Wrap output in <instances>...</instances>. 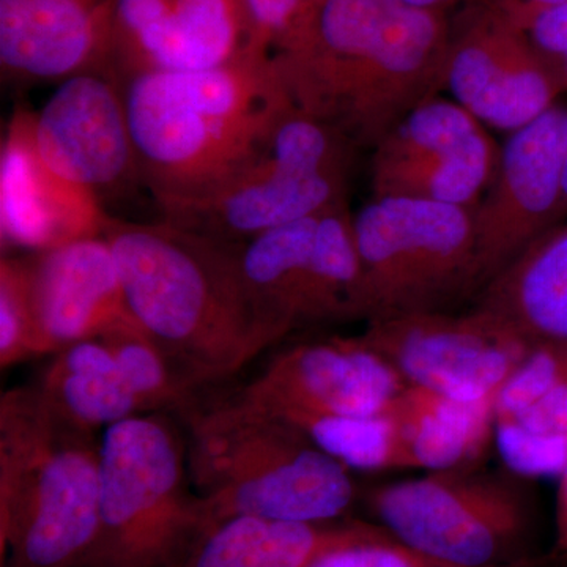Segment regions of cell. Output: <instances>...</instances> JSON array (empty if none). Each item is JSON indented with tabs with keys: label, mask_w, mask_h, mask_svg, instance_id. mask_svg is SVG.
<instances>
[{
	"label": "cell",
	"mask_w": 567,
	"mask_h": 567,
	"mask_svg": "<svg viewBox=\"0 0 567 567\" xmlns=\"http://www.w3.org/2000/svg\"><path fill=\"white\" fill-rule=\"evenodd\" d=\"M322 213L235 244L238 271L254 316L276 341L306 327Z\"/></svg>",
	"instance_id": "cell-21"
},
{
	"label": "cell",
	"mask_w": 567,
	"mask_h": 567,
	"mask_svg": "<svg viewBox=\"0 0 567 567\" xmlns=\"http://www.w3.org/2000/svg\"><path fill=\"white\" fill-rule=\"evenodd\" d=\"M111 20V0H0L3 80L63 81L87 71L114 74Z\"/></svg>",
	"instance_id": "cell-19"
},
{
	"label": "cell",
	"mask_w": 567,
	"mask_h": 567,
	"mask_svg": "<svg viewBox=\"0 0 567 567\" xmlns=\"http://www.w3.org/2000/svg\"><path fill=\"white\" fill-rule=\"evenodd\" d=\"M43 354L29 300L24 257L3 256L0 260V365L11 368Z\"/></svg>",
	"instance_id": "cell-28"
},
{
	"label": "cell",
	"mask_w": 567,
	"mask_h": 567,
	"mask_svg": "<svg viewBox=\"0 0 567 567\" xmlns=\"http://www.w3.org/2000/svg\"><path fill=\"white\" fill-rule=\"evenodd\" d=\"M567 219V162L565 171V189H563L561 223Z\"/></svg>",
	"instance_id": "cell-35"
},
{
	"label": "cell",
	"mask_w": 567,
	"mask_h": 567,
	"mask_svg": "<svg viewBox=\"0 0 567 567\" xmlns=\"http://www.w3.org/2000/svg\"><path fill=\"white\" fill-rule=\"evenodd\" d=\"M525 480L470 466L372 487L364 502L374 524L420 554L457 567H503L529 559Z\"/></svg>",
	"instance_id": "cell-9"
},
{
	"label": "cell",
	"mask_w": 567,
	"mask_h": 567,
	"mask_svg": "<svg viewBox=\"0 0 567 567\" xmlns=\"http://www.w3.org/2000/svg\"><path fill=\"white\" fill-rule=\"evenodd\" d=\"M540 567H547L546 563H544V565H543V566H540Z\"/></svg>",
	"instance_id": "cell-36"
},
{
	"label": "cell",
	"mask_w": 567,
	"mask_h": 567,
	"mask_svg": "<svg viewBox=\"0 0 567 567\" xmlns=\"http://www.w3.org/2000/svg\"><path fill=\"white\" fill-rule=\"evenodd\" d=\"M360 336L406 386L461 401L495 398L533 347L476 306L374 320Z\"/></svg>",
	"instance_id": "cell-10"
},
{
	"label": "cell",
	"mask_w": 567,
	"mask_h": 567,
	"mask_svg": "<svg viewBox=\"0 0 567 567\" xmlns=\"http://www.w3.org/2000/svg\"><path fill=\"white\" fill-rule=\"evenodd\" d=\"M558 477L557 513H555V555L567 558V466Z\"/></svg>",
	"instance_id": "cell-32"
},
{
	"label": "cell",
	"mask_w": 567,
	"mask_h": 567,
	"mask_svg": "<svg viewBox=\"0 0 567 567\" xmlns=\"http://www.w3.org/2000/svg\"><path fill=\"white\" fill-rule=\"evenodd\" d=\"M35 385L63 420L95 434L145 413L102 338L74 342L52 354Z\"/></svg>",
	"instance_id": "cell-24"
},
{
	"label": "cell",
	"mask_w": 567,
	"mask_h": 567,
	"mask_svg": "<svg viewBox=\"0 0 567 567\" xmlns=\"http://www.w3.org/2000/svg\"><path fill=\"white\" fill-rule=\"evenodd\" d=\"M33 137L44 164L63 181L103 197L144 186L121 82L87 71L61 81L35 112Z\"/></svg>",
	"instance_id": "cell-15"
},
{
	"label": "cell",
	"mask_w": 567,
	"mask_h": 567,
	"mask_svg": "<svg viewBox=\"0 0 567 567\" xmlns=\"http://www.w3.org/2000/svg\"><path fill=\"white\" fill-rule=\"evenodd\" d=\"M380 528L353 518L303 524L230 517L204 536L188 567H308L327 551L364 539Z\"/></svg>",
	"instance_id": "cell-22"
},
{
	"label": "cell",
	"mask_w": 567,
	"mask_h": 567,
	"mask_svg": "<svg viewBox=\"0 0 567 567\" xmlns=\"http://www.w3.org/2000/svg\"><path fill=\"white\" fill-rule=\"evenodd\" d=\"M103 235L130 315L194 390L221 385L278 342L254 316L235 244L114 216Z\"/></svg>",
	"instance_id": "cell-2"
},
{
	"label": "cell",
	"mask_w": 567,
	"mask_h": 567,
	"mask_svg": "<svg viewBox=\"0 0 567 567\" xmlns=\"http://www.w3.org/2000/svg\"><path fill=\"white\" fill-rule=\"evenodd\" d=\"M111 66L118 82L148 71L200 70L252 54L241 0H111Z\"/></svg>",
	"instance_id": "cell-16"
},
{
	"label": "cell",
	"mask_w": 567,
	"mask_h": 567,
	"mask_svg": "<svg viewBox=\"0 0 567 567\" xmlns=\"http://www.w3.org/2000/svg\"><path fill=\"white\" fill-rule=\"evenodd\" d=\"M495 442L516 475H561L567 466V379L520 412L496 417Z\"/></svg>",
	"instance_id": "cell-26"
},
{
	"label": "cell",
	"mask_w": 567,
	"mask_h": 567,
	"mask_svg": "<svg viewBox=\"0 0 567 567\" xmlns=\"http://www.w3.org/2000/svg\"><path fill=\"white\" fill-rule=\"evenodd\" d=\"M544 561L529 558L517 565L503 567H540ZM308 567H457L446 565L413 550L412 547L399 543L385 529L380 528L374 535L354 540L346 546L336 547Z\"/></svg>",
	"instance_id": "cell-29"
},
{
	"label": "cell",
	"mask_w": 567,
	"mask_h": 567,
	"mask_svg": "<svg viewBox=\"0 0 567 567\" xmlns=\"http://www.w3.org/2000/svg\"><path fill=\"white\" fill-rule=\"evenodd\" d=\"M406 383L361 336L309 339L282 350L235 398L268 416L386 412Z\"/></svg>",
	"instance_id": "cell-13"
},
{
	"label": "cell",
	"mask_w": 567,
	"mask_h": 567,
	"mask_svg": "<svg viewBox=\"0 0 567 567\" xmlns=\"http://www.w3.org/2000/svg\"><path fill=\"white\" fill-rule=\"evenodd\" d=\"M473 306L502 320L529 346L567 352V219L498 271Z\"/></svg>",
	"instance_id": "cell-20"
},
{
	"label": "cell",
	"mask_w": 567,
	"mask_h": 567,
	"mask_svg": "<svg viewBox=\"0 0 567 567\" xmlns=\"http://www.w3.org/2000/svg\"><path fill=\"white\" fill-rule=\"evenodd\" d=\"M491 2L506 14H517L525 10L537 9V7L565 3L567 0H491Z\"/></svg>",
	"instance_id": "cell-34"
},
{
	"label": "cell",
	"mask_w": 567,
	"mask_h": 567,
	"mask_svg": "<svg viewBox=\"0 0 567 567\" xmlns=\"http://www.w3.org/2000/svg\"><path fill=\"white\" fill-rule=\"evenodd\" d=\"M499 152L487 126L440 96L405 115L372 151V197L475 208L494 181Z\"/></svg>",
	"instance_id": "cell-11"
},
{
	"label": "cell",
	"mask_w": 567,
	"mask_h": 567,
	"mask_svg": "<svg viewBox=\"0 0 567 567\" xmlns=\"http://www.w3.org/2000/svg\"><path fill=\"white\" fill-rule=\"evenodd\" d=\"M210 529L186 443L162 412L104 429L100 532L89 567H188Z\"/></svg>",
	"instance_id": "cell-6"
},
{
	"label": "cell",
	"mask_w": 567,
	"mask_h": 567,
	"mask_svg": "<svg viewBox=\"0 0 567 567\" xmlns=\"http://www.w3.org/2000/svg\"><path fill=\"white\" fill-rule=\"evenodd\" d=\"M35 112L17 107L0 152V241L2 248L47 251L103 235L107 215L102 203L52 173L37 151Z\"/></svg>",
	"instance_id": "cell-17"
},
{
	"label": "cell",
	"mask_w": 567,
	"mask_h": 567,
	"mask_svg": "<svg viewBox=\"0 0 567 567\" xmlns=\"http://www.w3.org/2000/svg\"><path fill=\"white\" fill-rule=\"evenodd\" d=\"M189 475L212 528L252 516L322 524L347 518L357 502L352 472L305 434L233 393H203L182 410Z\"/></svg>",
	"instance_id": "cell-5"
},
{
	"label": "cell",
	"mask_w": 567,
	"mask_h": 567,
	"mask_svg": "<svg viewBox=\"0 0 567 567\" xmlns=\"http://www.w3.org/2000/svg\"><path fill=\"white\" fill-rule=\"evenodd\" d=\"M495 399L461 401L406 386L393 409L410 468L434 473L477 466L495 440Z\"/></svg>",
	"instance_id": "cell-23"
},
{
	"label": "cell",
	"mask_w": 567,
	"mask_h": 567,
	"mask_svg": "<svg viewBox=\"0 0 567 567\" xmlns=\"http://www.w3.org/2000/svg\"><path fill=\"white\" fill-rule=\"evenodd\" d=\"M33 320L44 354L102 338L133 317L117 262L104 235L25 254Z\"/></svg>",
	"instance_id": "cell-18"
},
{
	"label": "cell",
	"mask_w": 567,
	"mask_h": 567,
	"mask_svg": "<svg viewBox=\"0 0 567 567\" xmlns=\"http://www.w3.org/2000/svg\"><path fill=\"white\" fill-rule=\"evenodd\" d=\"M357 152L341 133L290 107L248 167L210 192L158 205L162 219L223 244H244L349 203Z\"/></svg>",
	"instance_id": "cell-8"
},
{
	"label": "cell",
	"mask_w": 567,
	"mask_h": 567,
	"mask_svg": "<svg viewBox=\"0 0 567 567\" xmlns=\"http://www.w3.org/2000/svg\"><path fill=\"white\" fill-rule=\"evenodd\" d=\"M102 440L33 385L0 398L2 567H89L100 532Z\"/></svg>",
	"instance_id": "cell-4"
},
{
	"label": "cell",
	"mask_w": 567,
	"mask_h": 567,
	"mask_svg": "<svg viewBox=\"0 0 567 567\" xmlns=\"http://www.w3.org/2000/svg\"><path fill=\"white\" fill-rule=\"evenodd\" d=\"M450 32L451 14L398 0H319L275 61L295 107L372 152L445 89Z\"/></svg>",
	"instance_id": "cell-1"
},
{
	"label": "cell",
	"mask_w": 567,
	"mask_h": 567,
	"mask_svg": "<svg viewBox=\"0 0 567 567\" xmlns=\"http://www.w3.org/2000/svg\"><path fill=\"white\" fill-rule=\"evenodd\" d=\"M445 89L477 121L509 133L563 95L517 25L491 0H472L451 13Z\"/></svg>",
	"instance_id": "cell-12"
},
{
	"label": "cell",
	"mask_w": 567,
	"mask_h": 567,
	"mask_svg": "<svg viewBox=\"0 0 567 567\" xmlns=\"http://www.w3.org/2000/svg\"><path fill=\"white\" fill-rule=\"evenodd\" d=\"M257 47L270 55L292 48L311 20L319 0H241Z\"/></svg>",
	"instance_id": "cell-31"
},
{
	"label": "cell",
	"mask_w": 567,
	"mask_h": 567,
	"mask_svg": "<svg viewBox=\"0 0 567 567\" xmlns=\"http://www.w3.org/2000/svg\"><path fill=\"white\" fill-rule=\"evenodd\" d=\"M361 320L453 312L486 286L473 208L372 197L353 215Z\"/></svg>",
	"instance_id": "cell-7"
},
{
	"label": "cell",
	"mask_w": 567,
	"mask_h": 567,
	"mask_svg": "<svg viewBox=\"0 0 567 567\" xmlns=\"http://www.w3.org/2000/svg\"><path fill=\"white\" fill-rule=\"evenodd\" d=\"M102 339L145 413L163 410L181 413L200 394L133 317L112 327Z\"/></svg>",
	"instance_id": "cell-27"
},
{
	"label": "cell",
	"mask_w": 567,
	"mask_h": 567,
	"mask_svg": "<svg viewBox=\"0 0 567 567\" xmlns=\"http://www.w3.org/2000/svg\"><path fill=\"white\" fill-rule=\"evenodd\" d=\"M142 181L156 205L210 192L264 151L293 107L274 55L121 82Z\"/></svg>",
	"instance_id": "cell-3"
},
{
	"label": "cell",
	"mask_w": 567,
	"mask_h": 567,
	"mask_svg": "<svg viewBox=\"0 0 567 567\" xmlns=\"http://www.w3.org/2000/svg\"><path fill=\"white\" fill-rule=\"evenodd\" d=\"M398 2L405 3V6L416 7V9L439 11V13L451 14L454 11L464 7L465 3L472 0H398Z\"/></svg>",
	"instance_id": "cell-33"
},
{
	"label": "cell",
	"mask_w": 567,
	"mask_h": 567,
	"mask_svg": "<svg viewBox=\"0 0 567 567\" xmlns=\"http://www.w3.org/2000/svg\"><path fill=\"white\" fill-rule=\"evenodd\" d=\"M563 93L567 92V2L507 14Z\"/></svg>",
	"instance_id": "cell-30"
},
{
	"label": "cell",
	"mask_w": 567,
	"mask_h": 567,
	"mask_svg": "<svg viewBox=\"0 0 567 567\" xmlns=\"http://www.w3.org/2000/svg\"><path fill=\"white\" fill-rule=\"evenodd\" d=\"M393 406L386 412L368 416L297 413L276 420L292 425L349 472L406 470L410 468L409 453Z\"/></svg>",
	"instance_id": "cell-25"
},
{
	"label": "cell",
	"mask_w": 567,
	"mask_h": 567,
	"mask_svg": "<svg viewBox=\"0 0 567 567\" xmlns=\"http://www.w3.org/2000/svg\"><path fill=\"white\" fill-rule=\"evenodd\" d=\"M567 107L509 134L494 181L473 208L486 284L550 227L561 223Z\"/></svg>",
	"instance_id": "cell-14"
}]
</instances>
